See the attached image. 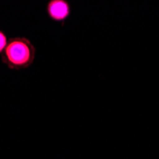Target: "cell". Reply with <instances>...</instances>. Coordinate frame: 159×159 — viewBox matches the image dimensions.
<instances>
[{
    "mask_svg": "<svg viewBox=\"0 0 159 159\" xmlns=\"http://www.w3.org/2000/svg\"><path fill=\"white\" fill-rule=\"evenodd\" d=\"M35 57V48L25 37H12L2 53V61L11 70H22L30 67Z\"/></svg>",
    "mask_w": 159,
    "mask_h": 159,
    "instance_id": "6da1fadb",
    "label": "cell"
},
{
    "mask_svg": "<svg viewBox=\"0 0 159 159\" xmlns=\"http://www.w3.org/2000/svg\"><path fill=\"white\" fill-rule=\"evenodd\" d=\"M47 13L55 22H64L70 16V5L66 0H50L47 4Z\"/></svg>",
    "mask_w": 159,
    "mask_h": 159,
    "instance_id": "7a4b0ae2",
    "label": "cell"
},
{
    "mask_svg": "<svg viewBox=\"0 0 159 159\" xmlns=\"http://www.w3.org/2000/svg\"><path fill=\"white\" fill-rule=\"evenodd\" d=\"M8 39H7V36L6 34L2 32V31H0V54H2L7 44H8Z\"/></svg>",
    "mask_w": 159,
    "mask_h": 159,
    "instance_id": "3957f363",
    "label": "cell"
}]
</instances>
